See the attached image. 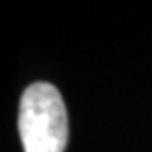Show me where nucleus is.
<instances>
[{
    "label": "nucleus",
    "instance_id": "1",
    "mask_svg": "<svg viewBox=\"0 0 152 152\" xmlns=\"http://www.w3.org/2000/svg\"><path fill=\"white\" fill-rule=\"evenodd\" d=\"M18 130L24 152H65L67 111L61 93L51 83L38 81L22 93Z\"/></svg>",
    "mask_w": 152,
    "mask_h": 152
}]
</instances>
